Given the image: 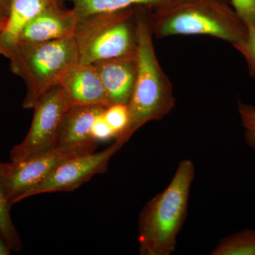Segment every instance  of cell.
I'll return each instance as SVG.
<instances>
[{
    "label": "cell",
    "instance_id": "24",
    "mask_svg": "<svg viewBox=\"0 0 255 255\" xmlns=\"http://www.w3.org/2000/svg\"><path fill=\"white\" fill-rule=\"evenodd\" d=\"M6 20L2 19V18H0V32L1 31V30L4 28L5 26V23H6Z\"/></svg>",
    "mask_w": 255,
    "mask_h": 255
},
{
    "label": "cell",
    "instance_id": "9",
    "mask_svg": "<svg viewBox=\"0 0 255 255\" xmlns=\"http://www.w3.org/2000/svg\"><path fill=\"white\" fill-rule=\"evenodd\" d=\"M58 85L65 92L70 107L97 105L107 108L112 105L94 64H74L62 75Z\"/></svg>",
    "mask_w": 255,
    "mask_h": 255
},
{
    "label": "cell",
    "instance_id": "15",
    "mask_svg": "<svg viewBox=\"0 0 255 255\" xmlns=\"http://www.w3.org/2000/svg\"><path fill=\"white\" fill-rule=\"evenodd\" d=\"M211 255H255V229L241 230L222 238Z\"/></svg>",
    "mask_w": 255,
    "mask_h": 255
},
{
    "label": "cell",
    "instance_id": "14",
    "mask_svg": "<svg viewBox=\"0 0 255 255\" xmlns=\"http://www.w3.org/2000/svg\"><path fill=\"white\" fill-rule=\"evenodd\" d=\"M77 17L82 18L100 13L112 12L135 6L154 7L166 0H70Z\"/></svg>",
    "mask_w": 255,
    "mask_h": 255
},
{
    "label": "cell",
    "instance_id": "16",
    "mask_svg": "<svg viewBox=\"0 0 255 255\" xmlns=\"http://www.w3.org/2000/svg\"><path fill=\"white\" fill-rule=\"evenodd\" d=\"M6 167L7 163L0 162V233L11 251L20 252L22 249V242L11 221V206L8 202L4 190V178Z\"/></svg>",
    "mask_w": 255,
    "mask_h": 255
},
{
    "label": "cell",
    "instance_id": "22",
    "mask_svg": "<svg viewBox=\"0 0 255 255\" xmlns=\"http://www.w3.org/2000/svg\"><path fill=\"white\" fill-rule=\"evenodd\" d=\"M11 0H0V18L7 19Z\"/></svg>",
    "mask_w": 255,
    "mask_h": 255
},
{
    "label": "cell",
    "instance_id": "20",
    "mask_svg": "<svg viewBox=\"0 0 255 255\" xmlns=\"http://www.w3.org/2000/svg\"><path fill=\"white\" fill-rule=\"evenodd\" d=\"M236 14L248 28L255 27V0H230Z\"/></svg>",
    "mask_w": 255,
    "mask_h": 255
},
{
    "label": "cell",
    "instance_id": "6",
    "mask_svg": "<svg viewBox=\"0 0 255 255\" xmlns=\"http://www.w3.org/2000/svg\"><path fill=\"white\" fill-rule=\"evenodd\" d=\"M70 108L66 95L60 85L53 87L42 96L33 108L34 114L27 135L10 151L11 162L56 147L64 116Z\"/></svg>",
    "mask_w": 255,
    "mask_h": 255
},
{
    "label": "cell",
    "instance_id": "8",
    "mask_svg": "<svg viewBox=\"0 0 255 255\" xmlns=\"http://www.w3.org/2000/svg\"><path fill=\"white\" fill-rule=\"evenodd\" d=\"M125 144L122 140H116L113 145L105 150L68 159L60 164L49 177L29 189L23 196V200L38 194L78 189L96 174L107 172L111 158Z\"/></svg>",
    "mask_w": 255,
    "mask_h": 255
},
{
    "label": "cell",
    "instance_id": "13",
    "mask_svg": "<svg viewBox=\"0 0 255 255\" xmlns=\"http://www.w3.org/2000/svg\"><path fill=\"white\" fill-rule=\"evenodd\" d=\"M58 0H11L4 28L0 32V55L6 56L18 43L23 28L33 18Z\"/></svg>",
    "mask_w": 255,
    "mask_h": 255
},
{
    "label": "cell",
    "instance_id": "23",
    "mask_svg": "<svg viewBox=\"0 0 255 255\" xmlns=\"http://www.w3.org/2000/svg\"><path fill=\"white\" fill-rule=\"evenodd\" d=\"M11 250L0 233V255H11Z\"/></svg>",
    "mask_w": 255,
    "mask_h": 255
},
{
    "label": "cell",
    "instance_id": "12",
    "mask_svg": "<svg viewBox=\"0 0 255 255\" xmlns=\"http://www.w3.org/2000/svg\"><path fill=\"white\" fill-rule=\"evenodd\" d=\"M101 106L72 107L64 116L56 147H75L87 153L95 152L98 142L92 137L96 117L105 110Z\"/></svg>",
    "mask_w": 255,
    "mask_h": 255
},
{
    "label": "cell",
    "instance_id": "11",
    "mask_svg": "<svg viewBox=\"0 0 255 255\" xmlns=\"http://www.w3.org/2000/svg\"><path fill=\"white\" fill-rule=\"evenodd\" d=\"M112 105H127L137 75L136 53L93 63Z\"/></svg>",
    "mask_w": 255,
    "mask_h": 255
},
{
    "label": "cell",
    "instance_id": "1",
    "mask_svg": "<svg viewBox=\"0 0 255 255\" xmlns=\"http://www.w3.org/2000/svg\"><path fill=\"white\" fill-rule=\"evenodd\" d=\"M135 31L137 75L127 104L128 124L116 139L125 143L145 124L161 120L175 107L172 83L159 65L154 48L150 6H136Z\"/></svg>",
    "mask_w": 255,
    "mask_h": 255
},
{
    "label": "cell",
    "instance_id": "2",
    "mask_svg": "<svg viewBox=\"0 0 255 255\" xmlns=\"http://www.w3.org/2000/svg\"><path fill=\"white\" fill-rule=\"evenodd\" d=\"M152 33L157 38L204 35L233 46L244 41L248 29L225 0H166L150 7Z\"/></svg>",
    "mask_w": 255,
    "mask_h": 255
},
{
    "label": "cell",
    "instance_id": "25",
    "mask_svg": "<svg viewBox=\"0 0 255 255\" xmlns=\"http://www.w3.org/2000/svg\"><path fill=\"white\" fill-rule=\"evenodd\" d=\"M225 1H227V2L230 3V4H231V1H230V0H225Z\"/></svg>",
    "mask_w": 255,
    "mask_h": 255
},
{
    "label": "cell",
    "instance_id": "17",
    "mask_svg": "<svg viewBox=\"0 0 255 255\" xmlns=\"http://www.w3.org/2000/svg\"><path fill=\"white\" fill-rule=\"evenodd\" d=\"M104 116L107 123L115 132L118 138L127 128L129 121L128 110L127 105L116 104L105 109Z\"/></svg>",
    "mask_w": 255,
    "mask_h": 255
},
{
    "label": "cell",
    "instance_id": "7",
    "mask_svg": "<svg viewBox=\"0 0 255 255\" xmlns=\"http://www.w3.org/2000/svg\"><path fill=\"white\" fill-rule=\"evenodd\" d=\"M86 152L75 147H55L21 160L7 163L4 178L6 198L10 205L23 200L31 188L43 182L69 159Z\"/></svg>",
    "mask_w": 255,
    "mask_h": 255
},
{
    "label": "cell",
    "instance_id": "19",
    "mask_svg": "<svg viewBox=\"0 0 255 255\" xmlns=\"http://www.w3.org/2000/svg\"><path fill=\"white\" fill-rule=\"evenodd\" d=\"M233 47L243 55L251 76L255 78V27L248 28L246 39Z\"/></svg>",
    "mask_w": 255,
    "mask_h": 255
},
{
    "label": "cell",
    "instance_id": "4",
    "mask_svg": "<svg viewBox=\"0 0 255 255\" xmlns=\"http://www.w3.org/2000/svg\"><path fill=\"white\" fill-rule=\"evenodd\" d=\"M10 70L20 77L26 92L23 109L34 108L40 98L58 85L62 75L80 62L75 38L38 43H18L6 56Z\"/></svg>",
    "mask_w": 255,
    "mask_h": 255
},
{
    "label": "cell",
    "instance_id": "21",
    "mask_svg": "<svg viewBox=\"0 0 255 255\" xmlns=\"http://www.w3.org/2000/svg\"><path fill=\"white\" fill-rule=\"evenodd\" d=\"M104 112L96 117L92 127V138L97 142L107 141L112 138L116 139L117 137L115 132L106 121Z\"/></svg>",
    "mask_w": 255,
    "mask_h": 255
},
{
    "label": "cell",
    "instance_id": "18",
    "mask_svg": "<svg viewBox=\"0 0 255 255\" xmlns=\"http://www.w3.org/2000/svg\"><path fill=\"white\" fill-rule=\"evenodd\" d=\"M238 108L242 126L244 128L245 140L255 151V106L240 102Z\"/></svg>",
    "mask_w": 255,
    "mask_h": 255
},
{
    "label": "cell",
    "instance_id": "10",
    "mask_svg": "<svg viewBox=\"0 0 255 255\" xmlns=\"http://www.w3.org/2000/svg\"><path fill=\"white\" fill-rule=\"evenodd\" d=\"M77 22L78 17L73 9H62L58 2L54 3L26 25L18 43H38L72 38L75 35Z\"/></svg>",
    "mask_w": 255,
    "mask_h": 255
},
{
    "label": "cell",
    "instance_id": "5",
    "mask_svg": "<svg viewBox=\"0 0 255 255\" xmlns=\"http://www.w3.org/2000/svg\"><path fill=\"white\" fill-rule=\"evenodd\" d=\"M135 9L78 18L75 38L80 63L93 64L136 53Z\"/></svg>",
    "mask_w": 255,
    "mask_h": 255
},
{
    "label": "cell",
    "instance_id": "3",
    "mask_svg": "<svg viewBox=\"0 0 255 255\" xmlns=\"http://www.w3.org/2000/svg\"><path fill=\"white\" fill-rule=\"evenodd\" d=\"M195 167L190 159L178 164L163 191L146 203L138 221L139 251L142 255H170L187 219Z\"/></svg>",
    "mask_w": 255,
    "mask_h": 255
}]
</instances>
